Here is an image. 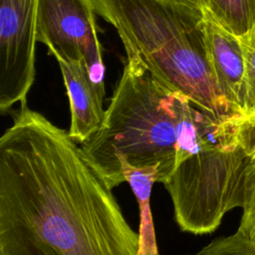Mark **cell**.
<instances>
[{
	"label": "cell",
	"instance_id": "obj_1",
	"mask_svg": "<svg viewBox=\"0 0 255 255\" xmlns=\"http://www.w3.org/2000/svg\"><path fill=\"white\" fill-rule=\"evenodd\" d=\"M78 144L21 104L0 138V255H137L138 232Z\"/></svg>",
	"mask_w": 255,
	"mask_h": 255
},
{
	"label": "cell",
	"instance_id": "obj_2",
	"mask_svg": "<svg viewBox=\"0 0 255 255\" xmlns=\"http://www.w3.org/2000/svg\"><path fill=\"white\" fill-rule=\"evenodd\" d=\"M93 1L97 14L116 28L127 58L207 115L219 121L240 117L217 84L202 9L171 0Z\"/></svg>",
	"mask_w": 255,
	"mask_h": 255
},
{
	"label": "cell",
	"instance_id": "obj_3",
	"mask_svg": "<svg viewBox=\"0 0 255 255\" xmlns=\"http://www.w3.org/2000/svg\"><path fill=\"white\" fill-rule=\"evenodd\" d=\"M179 96L139 61L127 58L100 128L80 144L84 158L110 188L126 181L122 161L157 167V182L168 177L175 161Z\"/></svg>",
	"mask_w": 255,
	"mask_h": 255
},
{
	"label": "cell",
	"instance_id": "obj_4",
	"mask_svg": "<svg viewBox=\"0 0 255 255\" xmlns=\"http://www.w3.org/2000/svg\"><path fill=\"white\" fill-rule=\"evenodd\" d=\"M175 161L162 183L181 231L211 233L241 207L249 157L238 144L235 119L219 121L180 94Z\"/></svg>",
	"mask_w": 255,
	"mask_h": 255
},
{
	"label": "cell",
	"instance_id": "obj_5",
	"mask_svg": "<svg viewBox=\"0 0 255 255\" xmlns=\"http://www.w3.org/2000/svg\"><path fill=\"white\" fill-rule=\"evenodd\" d=\"M93 0H39L36 40L56 60L83 65L93 81L105 88V65Z\"/></svg>",
	"mask_w": 255,
	"mask_h": 255
},
{
	"label": "cell",
	"instance_id": "obj_6",
	"mask_svg": "<svg viewBox=\"0 0 255 255\" xmlns=\"http://www.w3.org/2000/svg\"><path fill=\"white\" fill-rule=\"evenodd\" d=\"M39 0H0V111L26 104L35 80Z\"/></svg>",
	"mask_w": 255,
	"mask_h": 255
},
{
	"label": "cell",
	"instance_id": "obj_7",
	"mask_svg": "<svg viewBox=\"0 0 255 255\" xmlns=\"http://www.w3.org/2000/svg\"><path fill=\"white\" fill-rule=\"evenodd\" d=\"M202 10L206 44L217 84L234 111L242 116L246 110V68L241 40Z\"/></svg>",
	"mask_w": 255,
	"mask_h": 255
},
{
	"label": "cell",
	"instance_id": "obj_8",
	"mask_svg": "<svg viewBox=\"0 0 255 255\" xmlns=\"http://www.w3.org/2000/svg\"><path fill=\"white\" fill-rule=\"evenodd\" d=\"M57 61L70 104L71 125L68 132L74 141L82 144L96 133L103 123L105 88L93 81L83 65L61 59Z\"/></svg>",
	"mask_w": 255,
	"mask_h": 255
},
{
	"label": "cell",
	"instance_id": "obj_9",
	"mask_svg": "<svg viewBox=\"0 0 255 255\" xmlns=\"http://www.w3.org/2000/svg\"><path fill=\"white\" fill-rule=\"evenodd\" d=\"M126 181L128 182L139 207V246L137 255H159L150 210L152 185L157 182L158 170L155 166L134 167L122 161Z\"/></svg>",
	"mask_w": 255,
	"mask_h": 255
},
{
	"label": "cell",
	"instance_id": "obj_10",
	"mask_svg": "<svg viewBox=\"0 0 255 255\" xmlns=\"http://www.w3.org/2000/svg\"><path fill=\"white\" fill-rule=\"evenodd\" d=\"M202 9L238 38L255 27V0H203Z\"/></svg>",
	"mask_w": 255,
	"mask_h": 255
},
{
	"label": "cell",
	"instance_id": "obj_11",
	"mask_svg": "<svg viewBox=\"0 0 255 255\" xmlns=\"http://www.w3.org/2000/svg\"><path fill=\"white\" fill-rule=\"evenodd\" d=\"M243 213L237 232L255 240V154L249 157L244 175Z\"/></svg>",
	"mask_w": 255,
	"mask_h": 255
},
{
	"label": "cell",
	"instance_id": "obj_12",
	"mask_svg": "<svg viewBox=\"0 0 255 255\" xmlns=\"http://www.w3.org/2000/svg\"><path fill=\"white\" fill-rule=\"evenodd\" d=\"M190 255H255V240L239 232L217 238Z\"/></svg>",
	"mask_w": 255,
	"mask_h": 255
},
{
	"label": "cell",
	"instance_id": "obj_13",
	"mask_svg": "<svg viewBox=\"0 0 255 255\" xmlns=\"http://www.w3.org/2000/svg\"><path fill=\"white\" fill-rule=\"evenodd\" d=\"M245 58V87L246 110L245 114L255 111V27L244 37L240 38ZM244 114V115H245Z\"/></svg>",
	"mask_w": 255,
	"mask_h": 255
},
{
	"label": "cell",
	"instance_id": "obj_14",
	"mask_svg": "<svg viewBox=\"0 0 255 255\" xmlns=\"http://www.w3.org/2000/svg\"><path fill=\"white\" fill-rule=\"evenodd\" d=\"M238 144L248 156L255 154V111L235 119Z\"/></svg>",
	"mask_w": 255,
	"mask_h": 255
},
{
	"label": "cell",
	"instance_id": "obj_15",
	"mask_svg": "<svg viewBox=\"0 0 255 255\" xmlns=\"http://www.w3.org/2000/svg\"><path fill=\"white\" fill-rule=\"evenodd\" d=\"M171 1L186 4V5L193 6V7H197L200 9L203 8V0H171Z\"/></svg>",
	"mask_w": 255,
	"mask_h": 255
}]
</instances>
